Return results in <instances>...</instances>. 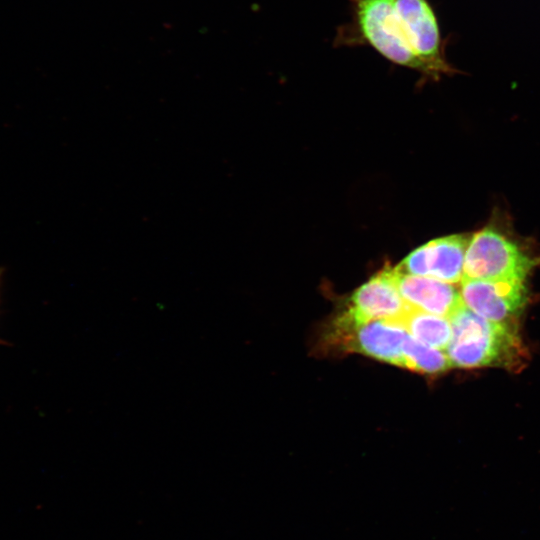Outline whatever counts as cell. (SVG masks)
I'll list each match as a JSON object with an SVG mask.
<instances>
[{
    "label": "cell",
    "mask_w": 540,
    "mask_h": 540,
    "mask_svg": "<svg viewBox=\"0 0 540 540\" xmlns=\"http://www.w3.org/2000/svg\"><path fill=\"white\" fill-rule=\"evenodd\" d=\"M404 368L423 373L439 374L452 365L447 353L428 346L409 334L403 345Z\"/></svg>",
    "instance_id": "cell-11"
},
{
    "label": "cell",
    "mask_w": 540,
    "mask_h": 540,
    "mask_svg": "<svg viewBox=\"0 0 540 540\" xmlns=\"http://www.w3.org/2000/svg\"><path fill=\"white\" fill-rule=\"evenodd\" d=\"M402 327L416 340L440 350L446 349L452 338V327L448 318L414 307H411L403 319Z\"/></svg>",
    "instance_id": "cell-10"
},
{
    "label": "cell",
    "mask_w": 540,
    "mask_h": 540,
    "mask_svg": "<svg viewBox=\"0 0 540 540\" xmlns=\"http://www.w3.org/2000/svg\"><path fill=\"white\" fill-rule=\"evenodd\" d=\"M356 13L361 33L374 49L393 63L427 76L426 67L403 33L394 0H358Z\"/></svg>",
    "instance_id": "cell-4"
},
{
    "label": "cell",
    "mask_w": 540,
    "mask_h": 540,
    "mask_svg": "<svg viewBox=\"0 0 540 540\" xmlns=\"http://www.w3.org/2000/svg\"><path fill=\"white\" fill-rule=\"evenodd\" d=\"M464 305L481 317L511 322L526 303V287L519 280H487L463 277L460 288Z\"/></svg>",
    "instance_id": "cell-6"
},
{
    "label": "cell",
    "mask_w": 540,
    "mask_h": 540,
    "mask_svg": "<svg viewBox=\"0 0 540 540\" xmlns=\"http://www.w3.org/2000/svg\"><path fill=\"white\" fill-rule=\"evenodd\" d=\"M393 273L401 296L414 308L450 319L464 305L460 291L451 283L403 274L395 267Z\"/></svg>",
    "instance_id": "cell-9"
},
{
    "label": "cell",
    "mask_w": 540,
    "mask_h": 540,
    "mask_svg": "<svg viewBox=\"0 0 540 540\" xmlns=\"http://www.w3.org/2000/svg\"><path fill=\"white\" fill-rule=\"evenodd\" d=\"M349 309L366 319L384 320L402 327L409 305L401 296L393 268L387 266L359 287L351 297Z\"/></svg>",
    "instance_id": "cell-8"
},
{
    "label": "cell",
    "mask_w": 540,
    "mask_h": 540,
    "mask_svg": "<svg viewBox=\"0 0 540 540\" xmlns=\"http://www.w3.org/2000/svg\"><path fill=\"white\" fill-rule=\"evenodd\" d=\"M468 242L466 236L459 234L433 239L412 251L395 268L403 274L451 284L461 282Z\"/></svg>",
    "instance_id": "cell-7"
},
{
    "label": "cell",
    "mask_w": 540,
    "mask_h": 540,
    "mask_svg": "<svg viewBox=\"0 0 540 540\" xmlns=\"http://www.w3.org/2000/svg\"><path fill=\"white\" fill-rule=\"evenodd\" d=\"M407 331L384 320L366 319L349 308L333 320L327 333L329 345L344 352H358L404 367L403 345Z\"/></svg>",
    "instance_id": "cell-2"
},
{
    "label": "cell",
    "mask_w": 540,
    "mask_h": 540,
    "mask_svg": "<svg viewBox=\"0 0 540 540\" xmlns=\"http://www.w3.org/2000/svg\"><path fill=\"white\" fill-rule=\"evenodd\" d=\"M534 264L532 258L502 233L484 228L468 242L463 277L525 281Z\"/></svg>",
    "instance_id": "cell-3"
},
{
    "label": "cell",
    "mask_w": 540,
    "mask_h": 540,
    "mask_svg": "<svg viewBox=\"0 0 540 540\" xmlns=\"http://www.w3.org/2000/svg\"><path fill=\"white\" fill-rule=\"evenodd\" d=\"M396 15L412 50L422 61L427 76L439 79L441 75L457 72L446 60L435 13L426 0H394Z\"/></svg>",
    "instance_id": "cell-5"
},
{
    "label": "cell",
    "mask_w": 540,
    "mask_h": 540,
    "mask_svg": "<svg viewBox=\"0 0 540 540\" xmlns=\"http://www.w3.org/2000/svg\"><path fill=\"white\" fill-rule=\"evenodd\" d=\"M4 270L0 268V293H1V286H2V278H3Z\"/></svg>",
    "instance_id": "cell-12"
},
{
    "label": "cell",
    "mask_w": 540,
    "mask_h": 540,
    "mask_svg": "<svg viewBox=\"0 0 540 540\" xmlns=\"http://www.w3.org/2000/svg\"><path fill=\"white\" fill-rule=\"evenodd\" d=\"M449 320L452 338L446 353L452 366L513 368L522 362L523 346L511 322L487 320L465 305Z\"/></svg>",
    "instance_id": "cell-1"
}]
</instances>
